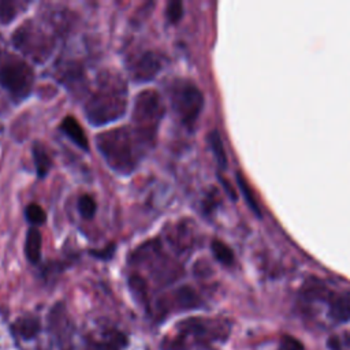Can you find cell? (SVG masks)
<instances>
[{
  "label": "cell",
  "instance_id": "obj_1",
  "mask_svg": "<svg viewBox=\"0 0 350 350\" xmlns=\"http://www.w3.org/2000/svg\"><path fill=\"white\" fill-rule=\"evenodd\" d=\"M97 148L105 163L118 174L129 175L137 167L148 145L133 129L119 127L97 135Z\"/></svg>",
  "mask_w": 350,
  "mask_h": 350
},
{
  "label": "cell",
  "instance_id": "obj_2",
  "mask_svg": "<svg viewBox=\"0 0 350 350\" xmlns=\"http://www.w3.org/2000/svg\"><path fill=\"white\" fill-rule=\"evenodd\" d=\"M127 88L116 72L105 71L98 77L97 92L86 101L85 113L94 126L111 123L123 116L127 108Z\"/></svg>",
  "mask_w": 350,
  "mask_h": 350
},
{
  "label": "cell",
  "instance_id": "obj_3",
  "mask_svg": "<svg viewBox=\"0 0 350 350\" xmlns=\"http://www.w3.org/2000/svg\"><path fill=\"white\" fill-rule=\"evenodd\" d=\"M163 115L164 103L156 90L148 89L138 93L133 109V122L134 130L146 144H153Z\"/></svg>",
  "mask_w": 350,
  "mask_h": 350
},
{
  "label": "cell",
  "instance_id": "obj_4",
  "mask_svg": "<svg viewBox=\"0 0 350 350\" xmlns=\"http://www.w3.org/2000/svg\"><path fill=\"white\" fill-rule=\"evenodd\" d=\"M12 41L21 52L37 63L45 62L55 46L53 37L33 21L21 25L15 30Z\"/></svg>",
  "mask_w": 350,
  "mask_h": 350
},
{
  "label": "cell",
  "instance_id": "obj_5",
  "mask_svg": "<svg viewBox=\"0 0 350 350\" xmlns=\"http://www.w3.org/2000/svg\"><path fill=\"white\" fill-rule=\"evenodd\" d=\"M171 107L178 115L180 122L191 127L204 105V97L201 90L190 81L176 79L170 88Z\"/></svg>",
  "mask_w": 350,
  "mask_h": 350
},
{
  "label": "cell",
  "instance_id": "obj_6",
  "mask_svg": "<svg viewBox=\"0 0 350 350\" xmlns=\"http://www.w3.org/2000/svg\"><path fill=\"white\" fill-rule=\"evenodd\" d=\"M0 83L15 100H23L31 92L34 72L27 63L11 59L0 67Z\"/></svg>",
  "mask_w": 350,
  "mask_h": 350
},
{
  "label": "cell",
  "instance_id": "obj_7",
  "mask_svg": "<svg viewBox=\"0 0 350 350\" xmlns=\"http://www.w3.org/2000/svg\"><path fill=\"white\" fill-rule=\"evenodd\" d=\"M223 329L219 324H216V321L193 317L182 321L178 325V335L174 339H170L165 346L167 350H175L187 338H193L197 342H208L212 339H219Z\"/></svg>",
  "mask_w": 350,
  "mask_h": 350
},
{
  "label": "cell",
  "instance_id": "obj_8",
  "mask_svg": "<svg viewBox=\"0 0 350 350\" xmlns=\"http://www.w3.org/2000/svg\"><path fill=\"white\" fill-rule=\"evenodd\" d=\"M48 328L57 345L62 346L64 350H70L74 324L63 304L59 302L51 309L48 314Z\"/></svg>",
  "mask_w": 350,
  "mask_h": 350
},
{
  "label": "cell",
  "instance_id": "obj_9",
  "mask_svg": "<svg viewBox=\"0 0 350 350\" xmlns=\"http://www.w3.org/2000/svg\"><path fill=\"white\" fill-rule=\"evenodd\" d=\"M161 60L160 56L152 51L144 52L134 57L129 66L130 75L137 82H146L160 71Z\"/></svg>",
  "mask_w": 350,
  "mask_h": 350
},
{
  "label": "cell",
  "instance_id": "obj_10",
  "mask_svg": "<svg viewBox=\"0 0 350 350\" xmlns=\"http://www.w3.org/2000/svg\"><path fill=\"white\" fill-rule=\"evenodd\" d=\"M127 339L118 331L105 334L103 339H88L83 350H120L124 347Z\"/></svg>",
  "mask_w": 350,
  "mask_h": 350
},
{
  "label": "cell",
  "instance_id": "obj_11",
  "mask_svg": "<svg viewBox=\"0 0 350 350\" xmlns=\"http://www.w3.org/2000/svg\"><path fill=\"white\" fill-rule=\"evenodd\" d=\"M329 316L338 323L350 320V293L345 291L336 294L329 301Z\"/></svg>",
  "mask_w": 350,
  "mask_h": 350
},
{
  "label": "cell",
  "instance_id": "obj_12",
  "mask_svg": "<svg viewBox=\"0 0 350 350\" xmlns=\"http://www.w3.org/2000/svg\"><path fill=\"white\" fill-rule=\"evenodd\" d=\"M12 331L21 339H33L40 332V320L36 316H22L12 324Z\"/></svg>",
  "mask_w": 350,
  "mask_h": 350
},
{
  "label": "cell",
  "instance_id": "obj_13",
  "mask_svg": "<svg viewBox=\"0 0 350 350\" xmlns=\"http://www.w3.org/2000/svg\"><path fill=\"white\" fill-rule=\"evenodd\" d=\"M172 301H174L175 306L180 310L194 309V308H198L201 305V299H200L198 294L189 286H183V287L178 288L174 293Z\"/></svg>",
  "mask_w": 350,
  "mask_h": 350
},
{
  "label": "cell",
  "instance_id": "obj_14",
  "mask_svg": "<svg viewBox=\"0 0 350 350\" xmlns=\"http://www.w3.org/2000/svg\"><path fill=\"white\" fill-rule=\"evenodd\" d=\"M62 130L63 133L74 142L77 144L79 148L82 149H88V138L82 130V127L79 126V123L75 120V118L72 116H67L64 118V120L62 122Z\"/></svg>",
  "mask_w": 350,
  "mask_h": 350
},
{
  "label": "cell",
  "instance_id": "obj_15",
  "mask_svg": "<svg viewBox=\"0 0 350 350\" xmlns=\"http://www.w3.org/2000/svg\"><path fill=\"white\" fill-rule=\"evenodd\" d=\"M25 253L30 262L36 264L41 258V234L37 228H30L26 235Z\"/></svg>",
  "mask_w": 350,
  "mask_h": 350
},
{
  "label": "cell",
  "instance_id": "obj_16",
  "mask_svg": "<svg viewBox=\"0 0 350 350\" xmlns=\"http://www.w3.org/2000/svg\"><path fill=\"white\" fill-rule=\"evenodd\" d=\"M33 159L38 176H45L51 168V157L46 149L40 142H36L33 146Z\"/></svg>",
  "mask_w": 350,
  "mask_h": 350
},
{
  "label": "cell",
  "instance_id": "obj_17",
  "mask_svg": "<svg viewBox=\"0 0 350 350\" xmlns=\"http://www.w3.org/2000/svg\"><path fill=\"white\" fill-rule=\"evenodd\" d=\"M129 288L131 294L135 297V299L141 304L148 302V290L146 283L139 275H133L129 278Z\"/></svg>",
  "mask_w": 350,
  "mask_h": 350
},
{
  "label": "cell",
  "instance_id": "obj_18",
  "mask_svg": "<svg viewBox=\"0 0 350 350\" xmlns=\"http://www.w3.org/2000/svg\"><path fill=\"white\" fill-rule=\"evenodd\" d=\"M208 141H209L211 149H212L217 163L220 164V167H226L227 157H226V152H224V146H223V141L220 138V134L216 130H212L208 135Z\"/></svg>",
  "mask_w": 350,
  "mask_h": 350
},
{
  "label": "cell",
  "instance_id": "obj_19",
  "mask_svg": "<svg viewBox=\"0 0 350 350\" xmlns=\"http://www.w3.org/2000/svg\"><path fill=\"white\" fill-rule=\"evenodd\" d=\"M211 247H212V252H213V256L224 265H231L234 262V253L232 250L221 241L219 239H215L212 241L211 243Z\"/></svg>",
  "mask_w": 350,
  "mask_h": 350
},
{
  "label": "cell",
  "instance_id": "obj_20",
  "mask_svg": "<svg viewBox=\"0 0 350 350\" xmlns=\"http://www.w3.org/2000/svg\"><path fill=\"white\" fill-rule=\"evenodd\" d=\"M237 179H238V185H239V189H241V191H242V194H243V197H245V200H246V202L249 204V206L257 213V215H260V209H258V205H257V201H256V198H254V194H253V191H252V189H250V186L247 185V182H246V179L243 178V175L242 174H237Z\"/></svg>",
  "mask_w": 350,
  "mask_h": 350
},
{
  "label": "cell",
  "instance_id": "obj_21",
  "mask_svg": "<svg viewBox=\"0 0 350 350\" xmlns=\"http://www.w3.org/2000/svg\"><path fill=\"white\" fill-rule=\"evenodd\" d=\"M78 209L85 219H92L96 213V202L89 194H83L78 200Z\"/></svg>",
  "mask_w": 350,
  "mask_h": 350
},
{
  "label": "cell",
  "instance_id": "obj_22",
  "mask_svg": "<svg viewBox=\"0 0 350 350\" xmlns=\"http://www.w3.org/2000/svg\"><path fill=\"white\" fill-rule=\"evenodd\" d=\"M26 217L31 224H42L46 219V215L40 205L30 204L26 208Z\"/></svg>",
  "mask_w": 350,
  "mask_h": 350
},
{
  "label": "cell",
  "instance_id": "obj_23",
  "mask_svg": "<svg viewBox=\"0 0 350 350\" xmlns=\"http://www.w3.org/2000/svg\"><path fill=\"white\" fill-rule=\"evenodd\" d=\"M18 12V7L12 1H0V22L8 23L11 22Z\"/></svg>",
  "mask_w": 350,
  "mask_h": 350
},
{
  "label": "cell",
  "instance_id": "obj_24",
  "mask_svg": "<svg viewBox=\"0 0 350 350\" xmlns=\"http://www.w3.org/2000/svg\"><path fill=\"white\" fill-rule=\"evenodd\" d=\"M278 350H305L302 343L295 339L291 335H283L280 342H279V347Z\"/></svg>",
  "mask_w": 350,
  "mask_h": 350
},
{
  "label": "cell",
  "instance_id": "obj_25",
  "mask_svg": "<svg viewBox=\"0 0 350 350\" xmlns=\"http://www.w3.org/2000/svg\"><path fill=\"white\" fill-rule=\"evenodd\" d=\"M182 14H183L182 3H179V1H172V3L168 4V8H167V18L170 19V22H172V23L178 22V21L182 18Z\"/></svg>",
  "mask_w": 350,
  "mask_h": 350
},
{
  "label": "cell",
  "instance_id": "obj_26",
  "mask_svg": "<svg viewBox=\"0 0 350 350\" xmlns=\"http://www.w3.org/2000/svg\"><path fill=\"white\" fill-rule=\"evenodd\" d=\"M113 253V245H109L107 249L103 250H92V254H94L98 258H109Z\"/></svg>",
  "mask_w": 350,
  "mask_h": 350
}]
</instances>
